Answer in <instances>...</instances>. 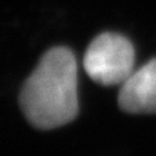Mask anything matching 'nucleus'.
I'll return each mask as SVG.
<instances>
[{
    "label": "nucleus",
    "mask_w": 156,
    "mask_h": 156,
    "mask_svg": "<svg viewBox=\"0 0 156 156\" xmlns=\"http://www.w3.org/2000/svg\"><path fill=\"white\" fill-rule=\"evenodd\" d=\"M20 107L28 122L41 130L65 126L77 117V61L68 48L45 52L23 84Z\"/></svg>",
    "instance_id": "obj_1"
},
{
    "label": "nucleus",
    "mask_w": 156,
    "mask_h": 156,
    "mask_svg": "<svg viewBox=\"0 0 156 156\" xmlns=\"http://www.w3.org/2000/svg\"><path fill=\"white\" fill-rule=\"evenodd\" d=\"M119 106L132 114L156 113V58L133 71L122 84Z\"/></svg>",
    "instance_id": "obj_3"
},
{
    "label": "nucleus",
    "mask_w": 156,
    "mask_h": 156,
    "mask_svg": "<svg viewBox=\"0 0 156 156\" xmlns=\"http://www.w3.org/2000/svg\"><path fill=\"white\" fill-rule=\"evenodd\" d=\"M83 64L85 73L95 83L123 84L133 73L134 48L126 36L104 32L90 44Z\"/></svg>",
    "instance_id": "obj_2"
}]
</instances>
